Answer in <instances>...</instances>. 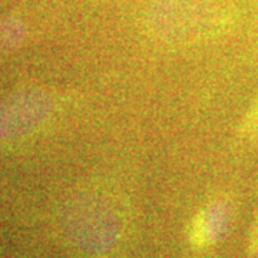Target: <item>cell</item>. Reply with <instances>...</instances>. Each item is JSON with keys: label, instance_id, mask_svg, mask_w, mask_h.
Listing matches in <instances>:
<instances>
[{"label": "cell", "instance_id": "obj_4", "mask_svg": "<svg viewBox=\"0 0 258 258\" xmlns=\"http://www.w3.org/2000/svg\"><path fill=\"white\" fill-rule=\"evenodd\" d=\"M23 39V29L15 22L0 23V56L10 52Z\"/></svg>", "mask_w": 258, "mask_h": 258}, {"label": "cell", "instance_id": "obj_1", "mask_svg": "<svg viewBox=\"0 0 258 258\" xmlns=\"http://www.w3.org/2000/svg\"><path fill=\"white\" fill-rule=\"evenodd\" d=\"M148 25L154 36L169 45H194L215 36L222 25L212 0H159Z\"/></svg>", "mask_w": 258, "mask_h": 258}, {"label": "cell", "instance_id": "obj_2", "mask_svg": "<svg viewBox=\"0 0 258 258\" xmlns=\"http://www.w3.org/2000/svg\"><path fill=\"white\" fill-rule=\"evenodd\" d=\"M50 113V101L42 93H23L5 105L0 115V137H26L39 128Z\"/></svg>", "mask_w": 258, "mask_h": 258}, {"label": "cell", "instance_id": "obj_3", "mask_svg": "<svg viewBox=\"0 0 258 258\" xmlns=\"http://www.w3.org/2000/svg\"><path fill=\"white\" fill-rule=\"evenodd\" d=\"M230 218V207L222 200L210 203L198 212L189 228V241L203 248L210 247L221 238Z\"/></svg>", "mask_w": 258, "mask_h": 258}]
</instances>
